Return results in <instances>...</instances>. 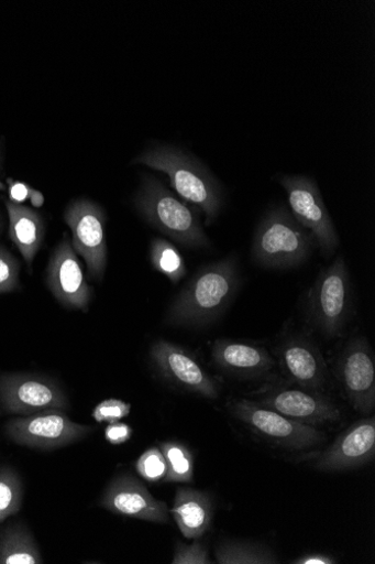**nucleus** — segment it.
Wrapping results in <instances>:
<instances>
[{
  "label": "nucleus",
  "mask_w": 375,
  "mask_h": 564,
  "mask_svg": "<svg viewBox=\"0 0 375 564\" xmlns=\"http://www.w3.org/2000/svg\"><path fill=\"white\" fill-rule=\"evenodd\" d=\"M241 285L235 254L202 268L175 299L167 323L180 327H205L229 310Z\"/></svg>",
  "instance_id": "f257e3e1"
},
{
  "label": "nucleus",
  "mask_w": 375,
  "mask_h": 564,
  "mask_svg": "<svg viewBox=\"0 0 375 564\" xmlns=\"http://www.w3.org/2000/svg\"><path fill=\"white\" fill-rule=\"evenodd\" d=\"M133 163L166 174L177 194L203 213L207 226L220 217L224 204L222 185L186 151L174 145H155L143 151Z\"/></svg>",
  "instance_id": "f03ea898"
},
{
  "label": "nucleus",
  "mask_w": 375,
  "mask_h": 564,
  "mask_svg": "<svg viewBox=\"0 0 375 564\" xmlns=\"http://www.w3.org/2000/svg\"><path fill=\"white\" fill-rule=\"evenodd\" d=\"M140 216L152 227L187 248H209L200 214L156 177L143 174L134 199Z\"/></svg>",
  "instance_id": "7ed1b4c3"
},
{
  "label": "nucleus",
  "mask_w": 375,
  "mask_h": 564,
  "mask_svg": "<svg viewBox=\"0 0 375 564\" xmlns=\"http://www.w3.org/2000/svg\"><path fill=\"white\" fill-rule=\"evenodd\" d=\"M315 246L310 231L280 207L267 213L258 224L252 243V260L264 269H295L308 261Z\"/></svg>",
  "instance_id": "20e7f679"
},
{
  "label": "nucleus",
  "mask_w": 375,
  "mask_h": 564,
  "mask_svg": "<svg viewBox=\"0 0 375 564\" xmlns=\"http://www.w3.org/2000/svg\"><path fill=\"white\" fill-rule=\"evenodd\" d=\"M353 293L344 258L320 271L307 294L308 323L327 338L340 337L350 321Z\"/></svg>",
  "instance_id": "39448f33"
},
{
  "label": "nucleus",
  "mask_w": 375,
  "mask_h": 564,
  "mask_svg": "<svg viewBox=\"0 0 375 564\" xmlns=\"http://www.w3.org/2000/svg\"><path fill=\"white\" fill-rule=\"evenodd\" d=\"M229 412L260 438L288 451H309L327 442L324 432L300 424L250 399H233Z\"/></svg>",
  "instance_id": "423d86ee"
},
{
  "label": "nucleus",
  "mask_w": 375,
  "mask_h": 564,
  "mask_svg": "<svg viewBox=\"0 0 375 564\" xmlns=\"http://www.w3.org/2000/svg\"><path fill=\"white\" fill-rule=\"evenodd\" d=\"M280 184L287 192L294 218L310 231L321 254L330 259L340 239L316 182L302 175H285Z\"/></svg>",
  "instance_id": "0eeeda50"
},
{
  "label": "nucleus",
  "mask_w": 375,
  "mask_h": 564,
  "mask_svg": "<svg viewBox=\"0 0 375 564\" xmlns=\"http://www.w3.org/2000/svg\"><path fill=\"white\" fill-rule=\"evenodd\" d=\"M64 220L73 232L71 243L84 259L88 273L101 281L107 267L106 215L102 208L93 200L78 198L68 205Z\"/></svg>",
  "instance_id": "6e6552de"
},
{
  "label": "nucleus",
  "mask_w": 375,
  "mask_h": 564,
  "mask_svg": "<svg viewBox=\"0 0 375 564\" xmlns=\"http://www.w3.org/2000/svg\"><path fill=\"white\" fill-rule=\"evenodd\" d=\"M0 401L7 413L30 416L52 410H66L68 398L62 387L35 375L0 376Z\"/></svg>",
  "instance_id": "1a4fd4ad"
},
{
  "label": "nucleus",
  "mask_w": 375,
  "mask_h": 564,
  "mask_svg": "<svg viewBox=\"0 0 375 564\" xmlns=\"http://www.w3.org/2000/svg\"><path fill=\"white\" fill-rule=\"evenodd\" d=\"M8 436L16 444L37 449H57L87 437L93 429L73 422L63 410H52L10 421Z\"/></svg>",
  "instance_id": "9d476101"
},
{
  "label": "nucleus",
  "mask_w": 375,
  "mask_h": 564,
  "mask_svg": "<svg viewBox=\"0 0 375 564\" xmlns=\"http://www.w3.org/2000/svg\"><path fill=\"white\" fill-rule=\"evenodd\" d=\"M255 400L262 405L300 424L318 427L341 420L339 405L320 391L304 388H266L255 393Z\"/></svg>",
  "instance_id": "9b49d317"
},
{
  "label": "nucleus",
  "mask_w": 375,
  "mask_h": 564,
  "mask_svg": "<svg viewBox=\"0 0 375 564\" xmlns=\"http://www.w3.org/2000/svg\"><path fill=\"white\" fill-rule=\"evenodd\" d=\"M153 367L173 386L209 400L220 397V384L187 349L167 340H157L150 350Z\"/></svg>",
  "instance_id": "f8f14e48"
},
{
  "label": "nucleus",
  "mask_w": 375,
  "mask_h": 564,
  "mask_svg": "<svg viewBox=\"0 0 375 564\" xmlns=\"http://www.w3.org/2000/svg\"><path fill=\"white\" fill-rule=\"evenodd\" d=\"M337 377L350 404L362 415L375 409L374 354L363 337L351 340L341 352Z\"/></svg>",
  "instance_id": "ddd939ff"
},
{
  "label": "nucleus",
  "mask_w": 375,
  "mask_h": 564,
  "mask_svg": "<svg viewBox=\"0 0 375 564\" xmlns=\"http://www.w3.org/2000/svg\"><path fill=\"white\" fill-rule=\"evenodd\" d=\"M46 284L68 310L87 313L92 290L88 285L68 234L52 252L46 270Z\"/></svg>",
  "instance_id": "4468645a"
},
{
  "label": "nucleus",
  "mask_w": 375,
  "mask_h": 564,
  "mask_svg": "<svg viewBox=\"0 0 375 564\" xmlns=\"http://www.w3.org/2000/svg\"><path fill=\"white\" fill-rule=\"evenodd\" d=\"M375 456V420L373 416L355 422L324 452L311 459L312 467L332 474L359 469Z\"/></svg>",
  "instance_id": "2eb2a0df"
},
{
  "label": "nucleus",
  "mask_w": 375,
  "mask_h": 564,
  "mask_svg": "<svg viewBox=\"0 0 375 564\" xmlns=\"http://www.w3.org/2000/svg\"><path fill=\"white\" fill-rule=\"evenodd\" d=\"M99 505L119 517L157 524H167L170 520L167 503L154 498L131 474L114 478L104 489Z\"/></svg>",
  "instance_id": "dca6fc26"
},
{
  "label": "nucleus",
  "mask_w": 375,
  "mask_h": 564,
  "mask_svg": "<svg viewBox=\"0 0 375 564\" xmlns=\"http://www.w3.org/2000/svg\"><path fill=\"white\" fill-rule=\"evenodd\" d=\"M277 352L283 372L293 383L323 392L329 384L330 372L315 343L304 336H291L280 344Z\"/></svg>",
  "instance_id": "f3484780"
},
{
  "label": "nucleus",
  "mask_w": 375,
  "mask_h": 564,
  "mask_svg": "<svg viewBox=\"0 0 375 564\" xmlns=\"http://www.w3.org/2000/svg\"><path fill=\"white\" fill-rule=\"evenodd\" d=\"M211 358L222 371L243 379L262 377L276 367L275 358L264 347L229 339L212 344Z\"/></svg>",
  "instance_id": "a211bd4d"
},
{
  "label": "nucleus",
  "mask_w": 375,
  "mask_h": 564,
  "mask_svg": "<svg viewBox=\"0 0 375 564\" xmlns=\"http://www.w3.org/2000/svg\"><path fill=\"white\" fill-rule=\"evenodd\" d=\"M170 512L183 535L198 540L210 529L213 510L206 492L179 488Z\"/></svg>",
  "instance_id": "6ab92c4d"
},
{
  "label": "nucleus",
  "mask_w": 375,
  "mask_h": 564,
  "mask_svg": "<svg viewBox=\"0 0 375 564\" xmlns=\"http://www.w3.org/2000/svg\"><path fill=\"white\" fill-rule=\"evenodd\" d=\"M5 207L10 217V238L31 270L35 256L44 241V220L37 212L10 199H5Z\"/></svg>",
  "instance_id": "aec40b11"
},
{
  "label": "nucleus",
  "mask_w": 375,
  "mask_h": 564,
  "mask_svg": "<svg viewBox=\"0 0 375 564\" xmlns=\"http://www.w3.org/2000/svg\"><path fill=\"white\" fill-rule=\"evenodd\" d=\"M43 557L32 533L22 524L0 530V564H42Z\"/></svg>",
  "instance_id": "412c9836"
},
{
  "label": "nucleus",
  "mask_w": 375,
  "mask_h": 564,
  "mask_svg": "<svg viewBox=\"0 0 375 564\" xmlns=\"http://www.w3.org/2000/svg\"><path fill=\"white\" fill-rule=\"evenodd\" d=\"M216 557L220 564H274L279 561L271 547L236 540L220 543Z\"/></svg>",
  "instance_id": "4be33fe9"
},
{
  "label": "nucleus",
  "mask_w": 375,
  "mask_h": 564,
  "mask_svg": "<svg viewBox=\"0 0 375 564\" xmlns=\"http://www.w3.org/2000/svg\"><path fill=\"white\" fill-rule=\"evenodd\" d=\"M150 260L152 267L161 274H164L177 284L187 274L183 254L168 240L155 238L150 246Z\"/></svg>",
  "instance_id": "5701e85b"
},
{
  "label": "nucleus",
  "mask_w": 375,
  "mask_h": 564,
  "mask_svg": "<svg viewBox=\"0 0 375 564\" xmlns=\"http://www.w3.org/2000/svg\"><path fill=\"white\" fill-rule=\"evenodd\" d=\"M168 473L165 482H192L195 473V459L192 452L180 442H164L159 444Z\"/></svg>",
  "instance_id": "b1692460"
},
{
  "label": "nucleus",
  "mask_w": 375,
  "mask_h": 564,
  "mask_svg": "<svg viewBox=\"0 0 375 564\" xmlns=\"http://www.w3.org/2000/svg\"><path fill=\"white\" fill-rule=\"evenodd\" d=\"M24 489L19 474L10 468L0 469V525L20 512Z\"/></svg>",
  "instance_id": "393cba45"
},
{
  "label": "nucleus",
  "mask_w": 375,
  "mask_h": 564,
  "mask_svg": "<svg viewBox=\"0 0 375 564\" xmlns=\"http://www.w3.org/2000/svg\"><path fill=\"white\" fill-rule=\"evenodd\" d=\"M135 469L144 480L152 484L164 481L168 473L166 458L156 446L148 448L137 458Z\"/></svg>",
  "instance_id": "a878e982"
},
{
  "label": "nucleus",
  "mask_w": 375,
  "mask_h": 564,
  "mask_svg": "<svg viewBox=\"0 0 375 564\" xmlns=\"http://www.w3.org/2000/svg\"><path fill=\"white\" fill-rule=\"evenodd\" d=\"M21 264L15 256L0 246V294L10 293L20 286Z\"/></svg>",
  "instance_id": "bb28decb"
},
{
  "label": "nucleus",
  "mask_w": 375,
  "mask_h": 564,
  "mask_svg": "<svg viewBox=\"0 0 375 564\" xmlns=\"http://www.w3.org/2000/svg\"><path fill=\"white\" fill-rule=\"evenodd\" d=\"M131 409V403L121 399H106L95 406L92 419L99 424L118 423L130 415Z\"/></svg>",
  "instance_id": "cd10ccee"
},
{
  "label": "nucleus",
  "mask_w": 375,
  "mask_h": 564,
  "mask_svg": "<svg viewBox=\"0 0 375 564\" xmlns=\"http://www.w3.org/2000/svg\"><path fill=\"white\" fill-rule=\"evenodd\" d=\"M173 564H209L211 560L208 555V549L200 541L192 544L179 542L172 560Z\"/></svg>",
  "instance_id": "c85d7f7f"
},
{
  "label": "nucleus",
  "mask_w": 375,
  "mask_h": 564,
  "mask_svg": "<svg viewBox=\"0 0 375 564\" xmlns=\"http://www.w3.org/2000/svg\"><path fill=\"white\" fill-rule=\"evenodd\" d=\"M10 200L22 204L31 200L34 208H41L44 204V196L41 192L32 188L29 184L12 178L8 180Z\"/></svg>",
  "instance_id": "c756f323"
},
{
  "label": "nucleus",
  "mask_w": 375,
  "mask_h": 564,
  "mask_svg": "<svg viewBox=\"0 0 375 564\" xmlns=\"http://www.w3.org/2000/svg\"><path fill=\"white\" fill-rule=\"evenodd\" d=\"M133 436V430L130 425L123 423H113L106 427L104 438L112 445H122L129 442Z\"/></svg>",
  "instance_id": "7c9ffc66"
},
{
  "label": "nucleus",
  "mask_w": 375,
  "mask_h": 564,
  "mask_svg": "<svg viewBox=\"0 0 375 564\" xmlns=\"http://www.w3.org/2000/svg\"><path fill=\"white\" fill-rule=\"evenodd\" d=\"M294 563L296 564H334L337 563L335 558L327 554H308L304 555L300 558H297Z\"/></svg>",
  "instance_id": "2f4dec72"
},
{
  "label": "nucleus",
  "mask_w": 375,
  "mask_h": 564,
  "mask_svg": "<svg viewBox=\"0 0 375 564\" xmlns=\"http://www.w3.org/2000/svg\"><path fill=\"white\" fill-rule=\"evenodd\" d=\"M3 228H4V221H3L2 215H0V234H2Z\"/></svg>",
  "instance_id": "473e14b6"
},
{
  "label": "nucleus",
  "mask_w": 375,
  "mask_h": 564,
  "mask_svg": "<svg viewBox=\"0 0 375 564\" xmlns=\"http://www.w3.org/2000/svg\"><path fill=\"white\" fill-rule=\"evenodd\" d=\"M7 185L3 182H0V191H5Z\"/></svg>",
  "instance_id": "72a5a7b5"
}]
</instances>
